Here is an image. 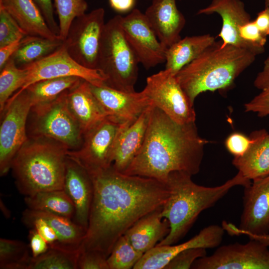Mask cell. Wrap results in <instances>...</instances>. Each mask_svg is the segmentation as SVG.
<instances>
[{
	"mask_svg": "<svg viewBox=\"0 0 269 269\" xmlns=\"http://www.w3.org/2000/svg\"><path fill=\"white\" fill-rule=\"evenodd\" d=\"M27 35L9 13L0 7V48Z\"/></svg>",
	"mask_w": 269,
	"mask_h": 269,
	"instance_id": "obj_37",
	"label": "cell"
},
{
	"mask_svg": "<svg viewBox=\"0 0 269 269\" xmlns=\"http://www.w3.org/2000/svg\"><path fill=\"white\" fill-rule=\"evenodd\" d=\"M143 255L134 247L124 234L116 242L107 258L109 269H133Z\"/></svg>",
	"mask_w": 269,
	"mask_h": 269,
	"instance_id": "obj_35",
	"label": "cell"
},
{
	"mask_svg": "<svg viewBox=\"0 0 269 269\" xmlns=\"http://www.w3.org/2000/svg\"><path fill=\"white\" fill-rule=\"evenodd\" d=\"M222 226L211 225L205 227L194 237L177 245L156 246L145 253L134 269H164L174 257L187 249L218 247L225 233Z\"/></svg>",
	"mask_w": 269,
	"mask_h": 269,
	"instance_id": "obj_16",
	"label": "cell"
},
{
	"mask_svg": "<svg viewBox=\"0 0 269 269\" xmlns=\"http://www.w3.org/2000/svg\"><path fill=\"white\" fill-rule=\"evenodd\" d=\"M28 238L29 246L32 257H37L44 254L49 249L48 244L35 229H30Z\"/></svg>",
	"mask_w": 269,
	"mask_h": 269,
	"instance_id": "obj_43",
	"label": "cell"
},
{
	"mask_svg": "<svg viewBox=\"0 0 269 269\" xmlns=\"http://www.w3.org/2000/svg\"><path fill=\"white\" fill-rule=\"evenodd\" d=\"M67 103L83 135L108 116L93 93L90 83L84 80L68 91Z\"/></svg>",
	"mask_w": 269,
	"mask_h": 269,
	"instance_id": "obj_21",
	"label": "cell"
},
{
	"mask_svg": "<svg viewBox=\"0 0 269 269\" xmlns=\"http://www.w3.org/2000/svg\"><path fill=\"white\" fill-rule=\"evenodd\" d=\"M28 209L46 212L70 219L75 215L74 205L64 189L38 192L25 196Z\"/></svg>",
	"mask_w": 269,
	"mask_h": 269,
	"instance_id": "obj_28",
	"label": "cell"
},
{
	"mask_svg": "<svg viewBox=\"0 0 269 269\" xmlns=\"http://www.w3.org/2000/svg\"><path fill=\"white\" fill-rule=\"evenodd\" d=\"M32 107L25 90L17 91L6 102L0 113V174L5 175L11 168L16 154L27 140V123Z\"/></svg>",
	"mask_w": 269,
	"mask_h": 269,
	"instance_id": "obj_9",
	"label": "cell"
},
{
	"mask_svg": "<svg viewBox=\"0 0 269 269\" xmlns=\"http://www.w3.org/2000/svg\"><path fill=\"white\" fill-rule=\"evenodd\" d=\"M191 177L180 171L169 174L166 183L170 193L162 206L161 214L168 221L170 231L156 246L177 243L188 232L202 212L215 205L234 187H245L251 183L239 172L223 184L215 187L198 185Z\"/></svg>",
	"mask_w": 269,
	"mask_h": 269,
	"instance_id": "obj_3",
	"label": "cell"
},
{
	"mask_svg": "<svg viewBox=\"0 0 269 269\" xmlns=\"http://www.w3.org/2000/svg\"><path fill=\"white\" fill-rule=\"evenodd\" d=\"M54 5L59 19V36L64 41L73 21L86 13L88 5L85 0H54Z\"/></svg>",
	"mask_w": 269,
	"mask_h": 269,
	"instance_id": "obj_36",
	"label": "cell"
},
{
	"mask_svg": "<svg viewBox=\"0 0 269 269\" xmlns=\"http://www.w3.org/2000/svg\"><path fill=\"white\" fill-rule=\"evenodd\" d=\"M217 13L221 17L222 25L218 36L221 47L231 45L250 51L257 55L265 52V47H258L249 44L240 36V26L250 21L251 16L246 10L241 0H212L206 7L197 12L198 14Z\"/></svg>",
	"mask_w": 269,
	"mask_h": 269,
	"instance_id": "obj_15",
	"label": "cell"
},
{
	"mask_svg": "<svg viewBox=\"0 0 269 269\" xmlns=\"http://www.w3.org/2000/svg\"><path fill=\"white\" fill-rule=\"evenodd\" d=\"M132 123L121 122L108 116L84 134L83 142L79 148L67 151V157L88 172L110 167L113 164L120 133Z\"/></svg>",
	"mask_w": 269,
	"mask_h": 269,
	"instance_id": "obj_8",
	"label": "cell"
},
{
	"mask_svg": "<svg viewBox=\"0 0 269 269\" xmlns=\"http://www.w3.org/2000/svg\"><path fill=\"white\" fill-rule=\"evenodd\" d=\"M254 21L262 34L267 37L269 35V7L259 12Z\"/></svg>",
	"mask_w": 269,
	"mask_h": 269,
	"instance_id": "obj_46",
	"label": "cell"
},
{
	"mask_svg": "<svg viewBox=\"0 0 269 269\" xmlns=\"http://www.w3.org/2000/svg\"><path fill=\"white\" fill-rule=\"evenodd\" d=\"M209 142L199 135L195 122L179 124L152 105L143 144L123 173L165 183L173 171L196 175Z\"/></svg>",
	"mask_w": 269,
	"mask_h": 269,
	"instance_id": "obj_2",
	"label": "cell"
},
{
	"mask_svg": "<svg viewBox=\"0 0 269 269\" xmlns=\"http://www.w3.org/2000/svg\"><path fill=\"white\" fill-rule=\"evenodd\" d=\"M120 22L139 63L145 68L165 62L167 48L159 41L144 13L134 9L125 16L120 15Z\"/></svg>",
	"mask_w": 269,
	"mask_h": 269,
	"instance_id": "obj_14",
	"label": "cell"
},
{
	"mask_svg": "<svg viewBox=\"0 0 269 269\" xmlns=\"http://www.w3.org/2000/svg\"><path fill=\"white\" fill-rule=\"evenodd\" d=\"M238 228L256 235L269 234V175L244 187Z\"/></svg>",
	"mask_w": 269,
	"mask_h": 269,
	"instance_id": "obj_17",
	"label": "cell"
},
{
	"mask_svg": "<svg viewBox=\"0 0 269 269\" xmlns=\"http://www.w3.org/2000/svg\"><path fill=\"white\" fill-rule=\"evenodd\" d=\"M90 84L91 90L108 114L121 122H133L150 105L145 92H127L105 84Z\"/></svg>",
	"mask_w": 269,
	"mask_h": 269,
	"instance_id": "obj_18",
	"label": "cell"
},
{
	"mask_svg": "<svg viewBox=\"0 0 269 269\" xmlns=\"http://www.w3.org/2000/svg\"><path fill=\"white\" fill-rule=\"evenodd\" d=\"M192 269H269V249L261 242L250 239L218 248L211 255L197 259Z\"/></svg>",
	"mask_w": 269,
	"mask_h": 269,
	"instance_id": "obj_12",
	"label": "cell"
},
{
	"mask_svg": "<svg viewBox=\"0 0 269 269\" xmlns=\"http://www.w3.org/2000/svg\"><path fill=\"white\" fill-rule=\"evenodd\" d=\"M143 90L151 105L176 123L183 125L195 122L194 105L170 70L165 69L148 77Z\"/></svg>",
	"mask_w": 269,
	"mask_h": 269,
	"instance_id": "obj_11",
	"label": "cell"
},
{
	"mask_svg": "<svg viewBox=\"0 0 269 269\" xmlns=\"http://www.w3.org/2000/svg\"><path fill=\"white\" fill-rule=\"evenodd\" d=\"M0 7L9 13L27 35L60 39L49 28L33 0H0Z\"/></svg>",
	"mask_w": 269,
	"mask_h": 269,
	"instance_id": "obj_25",
	"label": "cell"
},
{
	"mask_svg": "<svg viewBox=\"0 0 269 269\" xmlns=\"http://www.w3.org/2000/svg\"><path fill=\"white\" fill-rule=\"evenodd\" d=\"M152 105L120 133L115 150L113 166L124 173L140 150L145 136Z\"/></svg>",
	"mask_w": 269,
	"mask_h": 269,
	"instance_id": "obj_22",
	"label": "cell"
},
{
	"mask_svg": "<svg viewBox=\"0 0 269 269\" xmlns=\"http://www.w3.org/2000/svg\"><path fill=\"white\" fill-rule=\"evenodd\" d=\"M88 173L93 195L80 250L96 251L108 258L118 240L135 222L163 205L170 190L167 183L125 174L113 164Z\"/></svg>",
	"mask_w": 269,
	"mask_h": 269,
	"instance_id": "obj_1",
	"label": "cell"
},
{
	"mask_svg": "<svg viewBox=\"0 0 269 269\" xmlns=\"http://www.w3.org/2000/svg\"><path fill=\"white\" fill-rule=\"evenodd\" d=\"M222 226L225 231L230 236H240L241 235L248 236L250 239L257 240L267 247H269V234L266 235H256L244 231L235 225L223 221Z\"/></svg>",
	"mask_w": 269,
	"mask_h": 269,
	"instance_id": "obj_44",
	"label": "cell"
},
{
	"mask_svg": "<svg viewBox=\"0 0 269 269\" xmlns=\"http://www.w3.org/2000/svg\"><path fill=\"white\" fill-rule=\"evenodd\" d=\"M63 189L74 205V222L87 230L93 195L92 181L85 168L68 157Z\"/></svg>",
	"mask_w": 269,
	"mask_h": 269,
	"instance_id": "obj_19",
	"label": "cell"
},
{
	"mask_svg": "<svg viewBox=\"0 0 269 269\" xmlns=\"http://www.w3.org/2000/svg\"><path fill=\"white\" fill-rule=\"evenodd\" d=\"M260 92L244 106L246 112L256 113L260 117L269 116V55L264 61L262 70L254 82Z\"/></svg>",
	"mask_w": 269,
	"mask_h": 269,
	"instance_id": "obj_34",
	"label": "cell"
},
{
	"mask_svg": "<svg viewBox=\"0 0 269 269\" xmlns=\"http://www.w3.org/2000/svg\"><path fill=\"white\" fill-rule=\"evenodd\" d=\"M102 7L76 18L64 41L69 55L87 68L97 69L101 41L106 23Z\"/></svg>",
	"mask_w": 269,
	"mask_h": 269,
	"instance_id": "obj_10",
	"label": "cell"
},
{
	"mask_svg": "<svg viewBox=\"0 0 269 269\" xmlns=\"http://www.w3.org/2000/svg\"><path fill=\"white\" fill-rule=\"evenodd\" d=\"M265 3V7H269V0H264Z\"/></svg>",
	"mask_w": 269,
	"mask_h": 269,
	"instance_id": "obj_48",
	"label": "cell"
},
{
	"mask_svg": "<svg viewBox=\"0 0 269 269\" xmlns=\"http://www.w3.org/2000/svg\"><path fill=\"white\" fill-rule=\"evenodd\" d=\"M111 6L119 12H125L131 10L135 3V0H109Z\"/></svg>",
	"mask_w": 269,
	"mask_h": 269,
	"instance_id": "obj_47",
	"label": "cell"
},
{
	"mask_svg": "<svg viewBox=\"0 0 269 269\" xmlns=\"http://www.w3.org/2000/svg\"><path fill=\"white\" fill-rule=\"evenodd\" d=\"M139 61L127 41L117 15L105 24L97 69L105 77L104 84L122 91L134 92Z\"/></svg>",
	"mask_w": 269,
	"mask_h": 269,
	"instance_id": "obj_6",
	"label": "cell"
},
{
	"mask_svg": "<svg viewBox=\"0 0 269 269\" xmlns=\"http://www.w3.org/2000/svg\"><path fill=\"white\" fill-rule=\"evenodd\" d=\"M241 38L247 43L258 47H265L267 37L261 32L254 20H250L239 27Z\"/></svg>",
	"mask_w": 269,
	"mask_h": 269,
	"instance_id": "obj_41",
	"label": "cell"
},
{
	"mask_svg": "<svg viewBox=\"0 0 269 269\" xmlns=\"http://www.w3.org/2000/svg\"><path fill=\"white\" fill-rule=\"evenodd\" d=\"M33 0L39 8L49 28L55 34L59 36V27L55 19L52 0Z\"/></svg>",
	"mask_w": 269,
	"mask_h": 269,
	"instance_id": "obj_42",
	"label": "cell"
},
{
	"mask_svg": "<svg viewBox=\"0 0 269 269\" xmlns=\"http://www.w3.org/2000/svg\"></svg>",
	"mask_w": 269,
	"mask_h": 269,
	"instance_id": "obj_49",
	"label": "cell"
},
{
	"mask_svg": "<svg viewBox=\"0 0 269 269\" xmlns=\"http://www.w3.org/2000/svg\"><path fill=\"white\" fill-rule=\"evenodd\" d=\"M22 68L26 69L27 76L24 86L18 91L38 81L51 78L74 76L96 86L104 84L106 80L99 69L87 68L74 60L68 54L64 41L53 52Z\"/></svg>",
	"mask_w": 269,
	"mask_h": 269,
	"instance_id": "obj_13",
	"label": "cell"
},
{
	"mask_svg": "<svg viewBox=\"0 0 269 269\" xmlns=\"http://www.w3.org/2000/svg\"><path fill=\"white\" fill-rule=\"evenodd\" d=\"M206 255V249L205 248H196L187 249L174 257L164 269H191L197 259Z\"/></svg>",
	"mask_w": 269,
	"mask_h": 269,
	"instance_id": "obj_38",
	"label": "cell"
},
{
	"mask_svg": "<svg viewBox=\"0 0 269 269\" xmlns=\"http://www.w3.org/2000/svg\"><path fill=\"white\" fill-rule=\"evenodd\" d=\"M82 80L74 76L47 79L36 82L24 90L33 106L55 100L65 92L75 87Z\"/></svg>",
	"mask_w": 269,
	"mask_h": 269,
	"instance_id": "obj_30",
	"label": "cell"
},
{
	"mask_svg": "<svg viewBox=\"0 0 269 269\" xmlns=\"http://www.w3.org/2000/svg\"><path fill=\"white\" fill-rule=\"evenodd\" d=\"M216 38L209 34L186 36L167 48L165 68L174 75L212 45Z\"/></svg>",
	"mask_w": 269,
	"mask_h": 269,
	"instance_id": "obj_26",
	"label": "cell"
},
{
	"mask_svg": "<svg viewBox=\"0 0 269 269\" xmlns=\"http://www.w3.org/2000/svg\"><path fill=\"white\" fill-rule=\"evenodd\" d=\"M221 44V40L215 41L175 75L193 105L196 98L203 92L230 88L257 56L231 45L222 47Z\"/></svg>",
	"mask_w": 269,
	"mask_h": 269,
	"instance_id": "obj_4",
	"label": "cell"
},
{
	"mask_svg": "<svg viewBox=\"0 0 269 269\" xmlns=\"http://www.w3.org/2000/svg\"><path fill=\"white\" fill-rule=\"evenodd\" d=\"M29 249L22 241L0 238V269H28L32 257Z\"/></svg>",
	"mask_w": 269,
	"mask_h": 269,
	"instance_id": "obj_32",
	"label": "cell"
},
{
	"mask_svg": "<svg viewBox=\"0 0 269 269\" xmlns=\"http://www.w3.org/2000/svg\"><path fill=\"white\" fill-rule=\"evenodd\" d=\"M162 208L141 218L125 234L134 247L143 254L154 248L169 232V223L162 216Z\"/></svg>",
	"mask_w": 269,
	"mask_h": 269,
	"instance_id": "obj_24",
	"label": "cell"
},
{
	"mask_svg": "<svg viewBox=\"0 0 269 269\" xmlns=\"http://www.w3.org/2000/svg\"><path fill=\"white\" fill-rule=\"evenodd\" d=\"M0 111H3L5 104L13 93L20 90L24 85L27 72L25 68L18 67L12 58L0 70Z\"/></svg>",
	"mask_w": 269,
	"mask_h": 269,
	"instance_id": "obj_33",
	"label": "cell"
},
{
	"mask_svg": "<svg viewBox=\"0 0 269 269\" xmlns=\"http://www.w3.org/2000/svg\"><path fill=\"white\" fill-rule=\"evenodd\" d=\"M22 39L0 48V70L20 47Z\"/></svg>",
	"mask_w": 269,
	"mask_h": 269,
	"instance_id": "obj_45",
	"label": "cell"
},
{
	"mask_svg": "<svg viewBox=\"0 0 269 269\" xmlns=\"http://www.w3.org/2000/svg\"><path fill=\"white\" fill-rule=\"evenodd\" d=\"M30 210L35 215L45 220L56 232L58 241L49 247L72 251L80 250L86 232L84 228L73 221L72 219L46 212Z\"/></svg>",
	"mask_w": 269,
	"mask_h": 269,
	"instance_id": "obj_27",
	"label": "cell"
},
{
	"mask_svg": "<svg viewBox=\"0 0 269 269\" xmlns=\"http://www.w3.org/2000/svg\"><path fill=\"white\" fill-rule=\"evenodd\" d=\"M68 91L52 101L31 107L28 116V136L49 138L63 144L69 150L81 146L83 134L68 107Z\"/></svg>",
	"mask_w": 269,
	"mask_h": 269,
	"instance_id": "obj_7",
	"label": "cell"
},
{
	"mask_svg": "<svg viewBox=\"0 0 269 269\" xmlns=\"http://www.w3.org/2000/svg\"><path fill=\"white\" fill-rule=\"evenodd\" d=\"M161 43L167 48L181 39L186 23L176 0H153L144 13Z\"/></svg>",
	"mask_w": 269,
	"mask_h": 269,
	"instance_id": "obj_20",
	"label": "cell"
},
{
	"mask_svg": "<svg viewBox=\"0 0 269 269\" xmlns=\"http://www.w3.org/2000/svg\"><path fill=\"white\" fill-rule=\"evenodd\" d=\"M68 148L42 136H28L11 166L15 183L24 196L63 189Z\"/></svg>",
	"mask_w": 269,
	"mask_h": 269,
	"instance_id": "obj_5",
	"label": "cell"
},
{
	"mask_svg": "<svg viewBox=\"0 0 269 269\" xmlns=\"http://www.w3.org/2000/svg\"><path fill=\"white\" fill-rule=\"evenodd\" d=\"M63 41L60 39L27 35L22 39L20 47L11 58L18 67L22 68L53 52Z\"/></svg>",
	"mask_w": 269,
	"mask_h": 269,
	"instance_id": "obj_29",
	"label": "cell"
},
{
	"mask_svg": "<svg viewBox=\"0 0 269 269\" xmlns=\"http://www.w3.org/2000/svg\"><path fill=\"white\" fill-rule=\"evenodd\" d=\"M252 142L251 137L240 132L231 134L225 141L227 150L234 157L243 155L249 148Z\"/></svg>",
	"mask_w": 269,
	"mask_h": 269,
	"instance_id": "obj_40",
	"label": "cell"
},
{
	"mask_svg": "<svg viewBox=\"0 0 269 269\" xmlns=\"http://www.w3.org/2000/svg\"><path fill=\"white\" fill-rule=\"evenodd\" d=\"M251 145L240 157H234L233 165L243 176L254 180L269 175V134L265 129L253 132Z\"/></svg>",
	"mask_w": 269,
	"mask_h": 269,
	"instance_id": "obj_23",
	"label": "cell"
},
{
	"mask_svg": "<svg viewBox=\"0 0 269 269\" xmlns=\"http://www.w3.org/2000/svg\"><path fill=\"white\" fill-rule=\"evenodd\" d=\"M78 269H109L107 257L96 251L80 250Z\"/></svg>",
	"mask_w": 269,
	"mask_h": 269,
	"instance_id": "obj_39",
	"label": "cell"
},
{
	"mask_svg": "<svg viewBox=\"0 0 269 269\" xmlns=\"http://www.w3.org/2000/svg\"><path fill=\"white\" fill-rule=\"evenodd\" d=\"M80 250L49 247L44 254L32 257L28 269H78Z\"/></svg>",
	"mask_w": 269,
	"mask_h": 269,
	"instance_id": "obj_31",
	"label": "cell"
}]
</instances>
